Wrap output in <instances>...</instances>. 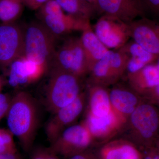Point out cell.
<instances>
[{
	"label": "cell",
	"mask_w": 159,
	"mask_h": 159,
	"mask_svg": "<svg viewBox=\"0 0 159 159\" xmlns=\"http://www.w3.org/2000/svg\"><path fill=\"white\" fill-rule=\"evenodd\" d=\"M24 30L23 57L48 69L56 51V38L40 22L29 24Z\"/></svg>",
	"instance_id": "obj_2"
},
{
	"label": "cell",
	"mask_w": 159,
	"mask_h": 159,
	"mask_svg": "<svg viewBox=\"0 0 159 159\" xmlns=\"http://www.w3.org/2000/svg\"><path fill=\"white\" fill-rule=\"evenodd\" d=\"M39 10L40 22L56 38L73 31H81L91 25L90 20L64 13L55 0H49Z\"/></svg>",
	"instance_id": "obj_4"
},
{
	"label": "cell",
	"mask_w": 159,
	"mask_h": 159,
	"mask_svg": "<svg viewBox=\"0 0 159 159\" xmlns=\"http://www.w3.org/2000/svg\"><path fill=\"white\" fill-rule=\"evenodd\" d=\"M14 137L8 129L0 128V153L17 152Z\"/></svg>",
	"instance_id": "obj_24"
},
{
	"label": "cell",
	"mask_w": 159,
	"mask_h": 159,
	"mask_svg": "<svg viewBox=\"0 0 159 159\" xmlns=\"http://www.w3.org/2000/svg\"><path fill=\"white\" fill-rule=\"evenodd\" d=\"M126 55L119 51L109 50L96 63L91 71L94 80L99 82H111L125 70L128 63Z\"/></svg>",
	"instance_id": "obj_13"
},
{
	"label": "cell",
	"mask_w": 159,
	"mask_h": 159,
	"mask_svg": "<svg viewBox=\"0 0 159 159\" xmlns=\"http://www.w3.org/2000/svg\"><path fill=\"white\" fill-rule=\"evenodd\" d=\"M145 159H153V158H152V157L148 156L145 157Z\"/></svg>",
	"instance_id": "obj_35"
},
{
	"label": "cell",
	"mask_w": 159,
	"mask_h": 159,
	"mask_svg": "<svg viewBox=\"0 0 159 159\" xmlns=\"http://www.w3.org/2000/svg\"><path fill=\"white\" fill-rule=\"evenodd\" d=\"M85 1L89 2V3H91V4H93L94 6V3H95L96 0H85Z\"/></svg>",
	"instance_id": "obj_33"
},
{
	"label": "cell",
	"mask_w": 159,
	"mask_h": 159,
	"mask_svg": "<svg viewBox=\"0 0 159 159\" xmlns=\"http://www.w3.org/2000/svg\"><path fill=\"white\" fill-rule=\"evenodd\" d=\"M130 39L159 57V21L145 16L129 23Z\"/></svg>",
	"instance_id": "obj_10"
},
{
	"label": "cell",
	"mask_w": 159,
	"mask_h": 159,
	"mask_svg": "<svg viewBox=\"0 0 159 159\" xmlns=\"http://www.w3.org/2000/svg\"><path fill=\"white\" fill-rule=\"evenodd\" d=\"M8 129L18 139L23 150L30 152L39 125L38 106L31 94L20 91L12 97L6 117Z\"/></svg>",
	"instance_id": "obj_1"
},
{
	"label": "cell",
	"mask_w": 159,
	"mask_h": 159,
	"mask_svg": "<svg viewBox=\"0 0 159 159\" xmlns=\"http://www.w3.org/2000/svg\"><path fill=\"white\" fill-rule=\"evenodd\" d=\"M24 4L32 10H38L49 0H23Z\"/></svg>",
	"instance_id": "obj_28"
},
{
	"label": "cell",
	"mask_w": 159,
	"mask_h": 159,
	"mask_svg": "<svg viewBox=\"0 0 159 159\" xmlns=\"http://www.w3.org/2000/svg\"><path fill=\"white\" fill-rule=\"evenodd\" d=\"M93 30L110 50L120 49L130 39L129 24L110 16H100Z\"/></svg>",
	"instance_id": "obj_6"
},
{
	"label": "cell",
	"mask_w": 159,
	"mask_h": 159,
	"mask_svg": "<svg viewBox=\"0 0 159 159\" xmlns=\"http://www.w3.org/2000/svg\"><path fill=\"white\" fill-rule=\"evenodd\" d=\"M79 77L60 69L52 68L45 103L53 114L69 105L80 96Z\"/></svg>",
	"instance_id": "obj_3"
},
{
	"label": "cell",
	"mask_w": 159,
	"mask_h": 159,
	"mask_svg": "<svg viewBox=\"0 0 159 159\" xmlns=\"http://www.w3.org/2000/svg\"></svg>",
	"instance_id": "obj_36"
},
{
	"label": "cell",
	"mask_w": 159,
	"mask_h": 159,
	"mask_svg": "<svg viewBox=\"0 0 159 159\" xmlns=\"http://www.w3.org/2000/svg\"><path fill=\"white\" fill-rule=\"evenodd\" d=\"M157 66L158 68V70L159 71V57L158 58L157 60Z\"/></svg>",
	"instance_id": "obj_34"
},
{
	"label": "cell",
	"mask_w": 159,
	"mask_h": 159,
	"mask_svg": "<svg viewBox=\"0 0 159 159\" xmlns=\"http://www.w3.org/2000/svg\"><path fill=\"white\" fill-rule=\"evenodd\" d=\"M130 77L136 86L145 90L149 91L159 84V71L154 62L130 74Z\"/></svg>",
	"instance_id": "obj_17"
},
{
	"label": "cell",
	"mask_w": 159,
	"mask_h": 159,
	"mask_svg": "<svg viewBox=\"0 0 159 159\" xmlns=\"http://www.w3.org/2000/svg\"><path fill=\"white\" fill-rule=\"evenodd\" d=\"M0 159H22L17 152L0 153Z\"/></svg>",
	"instance_id": "obj_29"
},
{
	"label": "cell",
	"mask_w": 159,
	"mask_h": 159,
	"mask_svg": "<svg viewBox=\"0 0 159 159\" xmlns=\"http://www.w3.org/2000/svg\"><path fill=\"white\" fill-rule=\"evenodd\" d=\"M12 97L8 94L0 93V122L7 116Z\"/></svg>",
	"instance_id": "obj_27"
},
{
	"label": "cell",
	"mask_w": 159,
	"mask_h": 159,
	"mask_svg": "<svg viewBox=\"0 0 159 159\" xmlns=\"http://www.w3.org/2000/svg\"><path fill=\"white\" fill-rule=\"evenodd\" d=\"M94 6L100 16H110L128 24L146 16L141 0H96Z\"/></svg>",
	"instance_id": "obj_9"
},
{
	"label": "cell",
	"mask_w": 159,
	"mask_h": 159,
	"mask_svg": "<svg viewBox=\"0 0 159 159\" xmlns=\"http://www.w3.org/2000/svg\"><path fill=\"white\" fill-rule=\"evenodd\" d=\"M115 116L112 112L104 116L97 117L90 113L86 120L87 128L90 134L99 136L105 133L113 125Z\"/></svg>",
	"instance_id": "obj_22"
},
{
	"label": "cell",
	"mask_w": 159,
	"mask_h": 159,
	"mask_svg": "<svg viewBox=\"0 0 159 159\" xmlns=\"http://www.w3.org/2000/svg\"><path fill=\"white\" fill-rule=\"evenodd\" d=\"M91 134L85 125H73L63 131L50 148L65 158L84 151L89 145Z\"/></svg>",
	"instance_id": "obj_8"
},
{
	"label": "cell",
	"mask_w": 159,
	"mask_h": 159,
	"mask_svg": "<svg viewBox=\"0 0 159 159\" xmlns=\"http://www.w3.org/2000/svg\"><path fill=\"white\" fill-rule=\"evenodd\" d=\"M3 86V80L2 78L0 75V93L2 92V89Z\"/></svg>",
	"instance_id": "obj_32"
},
{
	"label": "cell",
	"mask_w": 159,
	"mask_h": 159,
	"mask_svg": "<svg viewBox=\"0 0 159 159\" xmlns=\"http://www.w3.org/2000/svg\"><path fill=\"white\" fill-rule=\"evenodd\" d=\"M30 152V159H61L50 147H38L32 148Z\"/></svg>",
	"instance_id": "obj_25"
},
{
	"label": "cell",
	"mask_w": 159,
	"mask_h": 159,
	"mask_svg": "<svg viewBox=\"0 0 159 159\" xmlns=\"http://www.w3.org/2000/svg\"><path fill=\"white\" fill-rule=\"evenodd\" d=\"M119 49L125 52L129 58L126 70L129 74L138 72L145 66L154 62L158 58L133 40Z\"/></svg>",
	"instance_id": "obj_16"
},
{
	"label": "cell",
	"mask_w": 159,
	"mask_h": 159,
	"mask_svg": "<svg viewBox=\"0 0 159 159\" xmlns=\"http://www.w3.org/2000/svg\"><path fill=\"white\" fill-rule=\"evenodd\" d=\"M146 14L149 13L153 19L159 21V0H141Z\"/></svg>",
	"instance_id": "obj_26"
},
{
	"label": "cell",
	"mask_w": 159,
	"mask_h": 159,
	"mask_svg": "<svg viewBox=\"0 0 159 159\" xmlns=\"http://www.w3.org/2000/svg\"><path fill=\"white\" fill-rule=\"evenodd\" d=\"M65 158V159H93L89 155L84 153V151L75 154Z\"/></svg>",
	"instance_id": "obj_30"
},
{
	"label": "cell",
	"mask_w": 159,
	"mask_h": 159,
	"mask_svg": "<svg viewBox=\"0 0 159 159\" xmlns=\"http://www.w3.org/2000/svg\"><path fill=\"white\" fill-rule=\"evenodd\" d=\"M23 0H0V23L16 22L23 10Z\"/></svg>",
	"instance_id": "obj_21"
},
{
	"label": "cell",
	"mask_w": 159,
	"mask_h": 159,
	"mask_svg": "<svg viewBox=\"0 0 159 159\" xmlns=\"http://www.w3.org/2000/svg\"><path fill=\"white\" fill-rule=\"evenodd\" d=\"M109 97L114 107L123 113H132L138 102L136 97L133 93L121 89H113Z\"/></svg>",
	"instance_id": "obj_19"
},
{
	"label": "cell",
	"mask_w": 159,
	"mask_h": 159,
	"mask_svg": "<svg viewBox=\"0 0 159 159\" xmlns=\"http://www.w3.org/2000/svg\"><path fill=\"white\" fill-rule=\"evenodd\" d=\"M51 66L80 77L89 71L84 50L80 38L67 39L54 53Z\"/></svg>",
	"instance_id": "obj_5"
},
{
	"label": "cell",
	"mask_w": 159,
	"mask_h": 159,
	"mask_svg": "<svg viewBox=\"0 0 159 159\" xmlns=\"http://www.w3.org/2000/svg\"><path fill=\"white\" fill-rule=\"evenodd\" d=\"M64 11L79 19L89 20L96 13L93 4L85 0H55Z\"/></svg>",
	"instance_id": "obj_18"
},
{
	"label": "cell",
	"mask_w": 159,
	"mask_h": 159,
	"mask_svg": "<svg viewBox=\"0 0 159 159\" xmlns=\"http://www.w3.org/2000/svg\"><path fill=\"white\" fill-rule=\"evenodd\" d=\"M83 98L80 96L69 105L53 114L45 127L46 136L50 144L54 142L63 131L74 122L81 113L84 107Z\"/></svg>",
	"instance_id": "obj_12"
},
{
	"label": "cell",
	"mask_w": 159,
	"mask_h": 159,
	"mask_svg": "<svg viewBox=\"0 0 159 159\" xmlns=\"http://www.w3.org/2000/svg\"><path fill=\"white\" fill-rule=\"evenodd\" d=\"M110 102L106 91L99 87L95 88L91 93L90 113L97 117L107 116L111 112Z\"/></svg>",
	"instance_id": "obj_20"
},
{
	"label": "cell",
	"mask_w": 159,
	"mask_h": 159,
	"mask_svg": "<svg viewBox=\"0 0 159 159\" xmlns=\"http://www.w3.org/2000/svg\"><path fill=\"white\" fill-rule=\"evenodd\" d=\"M24 28L16 22L0 23V67H8L24 54Z\"/></svg>",
	"instance_id": "obj_7"
},
{
	"label": "cell",
	"mask_w": 159,
	"mask_h": 159,
	"mask_svg": "<svg viewBox=\"0 0 159 159\" xmlns=\"http://www.w3.org/2000/svg\"><path fill=\"white\" fill-rule=\"evenodd\" d=\"M84 50L89 70L107 54L109 50L99 39L91 25L81 32L80 37Z\"/></svg>",
	"instance_id": "obj_15"
},
{
	"label": "cell",
	"mask_w": 159,
	"mask_h": 159,
	"mask_svg": "<svg viewBox=\"0 0 159 159\" xmlns=\"http://www.w3.org/2000/svg\"><path fill=\"white\" fill-rule=\"evenodd\" d=\"M8 68V83L14 88L36 82L48 70L41 65L23 56L14 60Z\"/></svg>",
	"instance_id": "obj_11"
},
{
	"label": "cell",
	"mask_w": 159,
	"mask_h": 159,
	"mask_svg": "<svg viewBox=\"0 0 159 159\" xmlns=\"http://www.w3.org/2000/svg\"><path fill=\"white\" fill-rule=\"evenodd\" d=\"M148 91L151 93L154 98L156 99L159 102V84Z\"/></svg>",
	"instance_id": "obj_31"
},
{
	"label": "cell",
	"mask_w": 159,
	"mask_h": 159,
	"mask_svg": "<svg viewBox=\"0 0 159 159\" xmlns=\"http://www.w3.org/2000/svg\"><path fill=\"white\" fill-rule=\"evenodd\" d=\"M131 114L132 123L142 138L152 139L159 128V115L156 109L145 103L138 107Z\"/></svg>",
	"instance_id": "obj_14"
},
{
	"label": "cell",
	"mask_w": 159,
	"mask_h": 159,
	"mask_svg": "<svg viewBox=\"0 0 159 159\" xmlns=\"http://www.w3.org/2000/svg\"><path fill=\"white\" fill-rule=\"evenodd\" d=\"M103 159H141L136 148L128 144L106 148L103 152Z\"/></svg>",
	"instance_id": "obj_23"
}]
</instances>
